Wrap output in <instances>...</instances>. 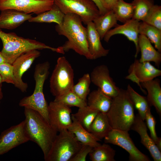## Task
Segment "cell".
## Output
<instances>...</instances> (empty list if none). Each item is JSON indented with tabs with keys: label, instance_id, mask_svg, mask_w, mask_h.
<instances>
[{
	"label": "cell",
	"instance_id": "cell-1",
	"mask_svg": "<svg viewBox=\"0 0 161 161\" xmlns=\"http://www.w3.org/2000/svg\"><path fill=\"white\" fill-rule=\"evenodd\" d=\"M82 22L78 15L68 13L65 15L61 24H57L55 30L59 35L64 36L68 39L61 46L65 52L72 49L87 59L92 60L89 51L86 28Z\"/></svg>",
	"mask_w": 161,
	"mask_h": 161
},
{
	"label": "cell",
	"instance_id": "cell-2",
	"mask_svg": "<svg viewBox=\"0 0 161 161\" xmlns=\"http://www.w3.org/2000/svg\"><path fill=\"white\" fill-rule=\"evenodd\" d=\"M24 108V128L25 132L30 141L35 143L40 148L44 159L58 132L38 112L29 108Z\"/></svg>",
	"mask_w": 161,
	"mask_h": 161
},
{
	"label": "cell",
	"instance_id": "cell-3",
	"mask_svg": "<svg viewBox=\"0 0 161 161\" xmlns=\"http://www.w3.org/2000/svg\"><path fill=\"white\" fill-rule=\"evenodd\" d=\"M0 38L3 48L1 51L7 62L12 64L22 54L32 49H50L53 52L64 54L61 47L54 48L35 40L24 38L14 32L6 33L0 29Z\"/></svg>",
	"mask_w": 161,
	"mask_h": 161
},
{
	"label": "cell",
	"instance_id": "cell-4",
	"mask_svg": "<svg viewBox=\"0 0 161 161\" xmlns=\"http://www.w3.org/2000/svg\"><path fill=\"white\" fill-rule=\"evenodd\" d=\"M106 114L113 129L128 131L131 130L135 116L134 106L126 90L120 89L118 95L112 98Z\"/></svg>",
	"mask_w": 161,
	"mask_h": 161
},
{
	"label": "cell",
	"instance_id": "cell-5",
	"mask_svg": "<svg viewBox=\"0 0 161 161\" xmlns=\"http://www.w3.org/2000/svg\"><path fill=\"white\" fill-rule=\"evenodd\" d=\"M49 68L50 64L48 61L36 65L34 74L35 84L33 93L22 98L19 103L20 106L29 108L38 112L49 123L48 105L45 98L43 89Z\"/></svg>",
	"mask_w": 161,
	"mask_h": 161
},
{
	"label": "cell",
	"instance_id": "cell-6",
	"mask_svg": "<svg viewBox=\"0 0 161 161\" xmlns=\"http://www.w3.org/2000/svg\"><path fill=\"white\" fill-rule=\"evenodd\" d=\"M57 134L45 158L46 161H69L82 144L68 129Z\"/></svg>",
	"mask_w": 161,
	"mask_h": 161
},
{
	"label": "cell",
	"instance_id": "cell-7",
	"mask_svg": "<svg viewBox=\"0 0 161 161\" xmlns=\"http://www.w3.org/2000/svg\"><path fill=\"white\" fill-rule=\"evenodd\" d=\"M74 73L64 56L59 58L50 79L51 92L55 97L71 90L74 85Z\"/></svg>",
	"mask_w": 161,
	"mask_h": 161
},
{
	"label": "cell",
	"instance_id": "cell-8",
	"mask_svg": "<svg viewBox=\"0 0 161 161\" xmlns=\"http://www.w3.org/2000/svg\"><path fill=\"white\" fill-rule=\"evenodd\" d=\"M65 15L73 13L78 15L86 25L100 15L98 8L91 0H53Z\"/></svg>",
	"mask_w": 161,
	"mask_h": 161
},
{
	"label": "cell",
	"instance_id": "cell-9",
	"mask_svg": "<svg viewBox=\"0 0 161 161\" xmlns=\"http://www.w3.org/2000/svg\"><path fill=\"white\" fill-rule=\"evenodd\" d=\"M105 143L118 146L129 154L130 161H150L149 158L135 146L128 131L112 129L104 138Z\"/></svg>",
	"mask_w": 161,
	"mask_h": 161
},
{
	"label": "cell",
	"instance_id": "cell-10",
	"mask_svg": "<svg viewBox=\"0 0 161 161\" xmlns=\"http://www.w3.org/2000/svg\"><path fill=\"white\" fill-rule=\"evenodd\" d=\"M53 0H0V10L13 9L37 15L50 9Z\"/></svg>",
	"mask_w": 161,
	"mask_h": 161
},
{
	"label": "cell",
	"instance_id": "cell-11",
	"mask_svg": "<svg viewBox=\"0 0 161 161\" xmlns=\"http://www.w3.org/2000/svg\"><path fill=\"white\" fill-rule=\"evenodd\" d=\"M128 72L125 78L137 84L143 92L146 94V92L142 88L140 83L161 75V70L150 62H140L137 59L135 60L130 66Z\"/></svg>",
	"mask_w": 161,
	"mask_h": 161
},
{
	"label": "cell",
	"instance_id": "cell-12",
	"mask_svg": "<svg viewBox=\"0 0 161 161\" xmlns=\"http://www.w3.org/2000/svg\"><path fill=\"white\" fill-rule=\"evenodd\" d=\"M30 140L24 128V121L2 131L0 135V156Z\"/></svg>",
	"mask_w": 161,
	"mask_h": 161
},
{
	"label": "cell",
	"instance_id": "cell-13",
	"mask_svg": "<svg viewBox=\"0 0 161 161\" xmlns=\"http://www.w3.org/2000/svg\"><path fill=\"white\" fill-rule=\"evenodd\" d=\"M48 110L49 123L57 132L68 129L72 125L70 107L53 101L48 105Z\"/></svg>",
	"mask_w": 161,
	"mask_h": 161
},
{
	"label": "cell",
	"instance_id": "cell-14",
	"mask_svg": "<svg viewBox=\"0 0 161 161\" xmlns=\"http://www.w3.org/2000/svg\"><path fill=\"white\" fill-rule=\"evenodd\" d=\"M90 75L91 82L107 96L112 99L119 94L120 89L110 76L106 65L102 64L96 66Z\"/></svg>",
	"mask_w": 161,
	"mask_h": 161
},
{
	"label": "cell",
	"instance_id": "cell-15",
	"mask_svg": "<svg viewBox=\"0 0 161 161\" xmlns=\"http://www.w3.org/2000/svg\"><path fill=\"white\" fill-rule=\"evenodd\" d=\"M40 55V52L38 50H31L21 54L12 64L15 77L22 92H26L28 88V84L23 81L22 76L30 67L35 60Z\"/></svg>",
	"mask_w": 161,
	"mask_h": 161
},
{
	"label": "cell",
	"instance_id": "cell-16",
	"mask_svg": "<svg viewBox=\"0 0 161 161\" xmlns=\"http://www.w3.org/2000/svg\"><path fill=\"white\" fill-rule=\"evenodd\" d=\"M140 23L139 21L131 19L123 25L118 24L107 32L103 38L104 40L108 42L114 35L118 34L124 35L129 40L134 43L136 47L135 57L136 58L140 51L138 43Z\"/></svg>",
	"mask_w": 161,
	"mask_h": 161
},
{
	"label": "cell",
	"instance_id": "cell-17",
	"mask_svg": "<svg viewBox=\"0 0 161 161\" xmlns=\"http://www.w3.org/2000/svg\"><path fill=\"white\" fill-rule=\"evenodd\" d=\"M131 130L135 131L139 134L141 143L149 151L154 161H161V151L149 136L146 125L138 114L135 116Z\"/></svg>",
	"mask_w": 161,
	"mask_h": 161
},
{
	"label": "cell",
	"instance_id": "cell-18",
	"mask_svg": "<svg viewBox=\"0 0 161 161\" xmlns=\"http://www.w3.org/2000/svg\"><path fill=\"white\" fill-rule=\"evenodd\" d=\"M32 14H26L13 9L1 11L0 14V29H15L32 16Z\"/></svg>",
	"mask_w": 161,
	"mask_h": 161
},
{
	"label": "cell",
	"instance_id": "cell-19",
	"mask_svg": "<svg viewBox=\"0 0 161 161\" xmlns=\"http://www.w3.org/2000/svg\"><path fill=\"white\" fill-rule=\"evenodd\" d=\"M86 25L89 51L92 60L107 56L109 52V50L105 49L103 46L100 37L93 22H90Z\"/></svg>",
	"mask_w": 161,
	"mask_h": 161
},
{
	"label": "cell",
	"instance_id": "cell-20",
	"mask_svg": "<svg viewBox=\"0 0 161 161\" xmlns=\"http://www.w3.org/2000/svg\"><path fill=\"white\" fill-rule=\"evenodd\" d=\"M138 45L141 56L140 62H153L158 67L161 63V54L153 46L148 39L145 35L140 34Z\"/></svg>",
	"mask_w": 161,
	"mask_h": 161
},
{
	"label": "cell",
	"instance_id": "cell-21",
	"mask_svg": "<svg viewBox=\"0 0 161 161\" xmlns=\"http://www.w3.org/2000/svg\"><path fill=\"white\" fill-rule=\"evenodd\" d=\"M142 88L145 89L146 97L151 106H153L160 115L161 114V87L160 80L154 79L140 83Z\"/></svg>",
	"mask_w": 161,
	"mask_h": 161
},
{
	"label": "cell",
	"instance_id": "cell-22",
	"mask_svg": "<svg viewBox=\"0 0 161 161\" xmlns=\"http://www.w3.org/2000/svg\"><path fill=\"white\" fill-rule=\"evenodd\" d=\"M112 99L98 88L89 93L86 103L87 105L91 108L106 113L110 107Z\"/></svg>",
	"mask_w": 161,
	"mask_h": 161
},
{
	"label": "cell",
	"instance_id": "cell-23",
	"mask_svg": "<svg viewBox=\"0 0 161 161\" xmlns=\"http://www.w3.org/2000/svg\"><path fill=\"white\" fill-rule=\"evenodd\" d=\"M72 124L68 130L74 134L78 141L82 144L88 145L93 148L101 144L98 142L100 141L99 140L85 129L74 118L72 117Z\"/></svg>",
	"mask_w": 161,
	"mask_h": 161
},
{
	"label": "cell",
	"instance_id": "cell-24",
	"mask_svg": "<svg viewBox=\"0 0 161 161\" xmlns=\"http://www.w3.org/2000/svg\"><path fill=\"white\" fill-rule=\"evenodd\" d=\"M112 129L106 113L99 112L92 123L89 131L100 141Z\"/></svg>",
	"mask_w": 161,
	"mask_h": 161
},
{
	"label": "cell",
	"instance_id": "cell-25",
	"mask_svg": "<svg viewBox=\"0 0 161 161\" xmlns=\"http://www.w3.org/2000/svg\"><path fill=\"white\" fill-rule=\"evenodd\" d=\"M115 15L112 10L105 14L100 15L93 21L95 27L98 33L101 40L110 29L118 24Z\"/></svg>",
	"mask_w": 161,
	"mask_h": 161
},
{
	"label": "cell",
	"instance_id": "cell-26",
	"mask_svg": "<svg viewBox=\"0 0 161 161\" xmlns=\"http://www.w3.org/2000/svg\"><path fill=\"white\" fill-rule=\"evenodd\" d=\"M65 14L54 4L49 10L32 17L28 21L35 23H55L61 24L63 21Z\"/></svg>",
	"mask_w": 161,
	"mask_h": 161
},
{
	"label": "cell",
	"instance_id": "cell-27",
	"mask_svg": "<svg viewBox=\"0 0 161 161\" xmlns=\"http://www.w3.org/2000/svg\"><path fill=\"white\" fill-rule=\"evenodd\" d=\"M126 91L133 105L138 112V114L143 120H145L147 112L151 107L146 97L142 96L136 91L129 84Z\"/></svg>",
	"mask_w": 161,
	"mask_h": 161
},
{
	"label": "cell",
	"instance_id": "cell-28",
	"mask_svg": "<svg viewBox=\"0 0 161 161\" xmlns=\"http://www.w3.org/2000/svg\"><path fill=\"white\" fill-rule=\"evenodd\" d=\"M99 112L87 105L79 108L77 112L71 116L89 131L90 126Z\"/></svg>",
	"mask_w": 161,
	"mask_h": 161
},
{
	"label": "cell",
	"instance_id": "cell-29",
	"mask_svg": "<svg viewBox=\"0 0 161 161\" xmlns=\"http://www.w3.org/2000/svg\"><path fill=\"white\" fill-rule=\"evenodd\" d=\"M89 154L92 161H115V150L106 143L93 148Z\"/></svg>",
	"mask_w": 161,
	"mask_h": 161
},
{
	"label": "cell",
	"instance_id": "cell-30",
	"mask_svg": "<svg viewBox=\"0 0 161 161\" xmlns=\"http://www.w3.org/2000/svg\"><path fill=\"white\" fill-rule=\"evenodd\" d=\"M139 34L146 37L153 43L158 51L161 52V30L142 21L140 22L139 28Z\"/></svg>",
	"mask_w": 161,
	"mask_h": 161
},
{
	"label": "cell",
	"instance_id": "cell-31",
	"mask_svg": "<svg viewBox=\"0 0 161 161\" xmlns=\"http://www.w3.org/2000/svg\"><path fill=\"white\" fill-rule=\"evenodd\" d=\"M112 10L117 21L124 23L131 19L134 14L132 3L126 2L123 0H118Z\"/></svg>",
	"mask_w": 161,
	"mask_h": 161
},
{
	"label": "cell",
	"instance_id": "cell-32",
	"mask_svg": "<svg viewBox=\"0 0 161 161\" xmlns=\"http://www.w3.org/2000/svg\"><path fill=\"white\" fill-rule=\"evenodd\" d=\"M54 101L68 106L81 108L87 105L86 101L78 97L72 90L55 97Z\"/></svg>",
	"mask_w": 161,
	"mask_h": 161
},
{
	"label": "cell",
	"instance_id": "cell-33",
	"mask_svg": "<svg viewBox=\"0 0 161 161\" xmlns=\"http://www.w3.org/2000/svg\"><path fill=\"white\" fill-rule=\"evenodd\" d=\"M134 14L132 19L143 21L152 7L154 5L152 0H134Z\"/></svg>",
	"mask_w": 161,
	"mask_h": 161
},
{
	"label": "cell",
	"instance_id": "cell-34",
	"mask_svg": "<svg viewBox=\"0 0 161 161\" xmlns=\"http://www.w3.org/2000/svg\"><path fill=\"white\" fill-rule=\"evenodd\" d=\"M91 82L90 75L85 74L79 79L77 83L74 85L71 90L80 98L86 101Z\"/></svg>",
	"mask_w": 161,
	"mask_h": 161
},
{
	"label": "cell",
	"instance_id": "cell-35",
	"mask_svg": "<svg viewBox=\"0 0 161 161\" xmlns=\"http://www.w3.org/2000/svg\"><path fill=\"white\" fill-rule=\"evenodd\" d=\"M142 21L161 30V6L154 4Z\"/></svg>",
	"mask_w": 161,
	"mask_h": 161
},
{
	"label": "cell",
	"instance_id": "cell-36",
	"mask_svg": "<svg viewBox=\"0 0 161 161\" xmlns=\"http://www.w3.org/2000/svg\"><path fill=\"white\" fill-rule=\"evenodd\" d=\"M0 74L3 82L12 84L20 90V87L15 77L12 64L7 62L0 64Z\"/></svg>",
	"mask_w": 161,
	"mask_h": 161
},
{
	"label": "cell",
	"instance_id": "cell-37",
	"mask_svg": "<svg viewBox=\"0 0 161 161\" xmlns=\"http://www.w3.org/2000/svg\"><path fill=\"white\" fill-rule=\"evenodd\" d=\"M145 120H146L147 126L150 131V137L155 143L159 137H157L155 130L156 121L151 113V109H148L147 112Z\"/></svg>",
	"mask_w": 161,
	"mask_h": 161
},
{
	"label": "cell",
	"instance_id": "cell-38",
	"mask_svg": "<svg viewBox=\"0 0 161 161\" xmlns=\"http://www.w3.org/2000/svg\"><path fill=\"white\" fill-rule=\"evenodd\" d=\"M93 148L90 146L82 144L81 147L69 161H85L88 154Z\"/></svg>",
	"mask_w": 161,
	"mask_h": 161
},
{
	"label": "cell",
	"instance_id": "cell-39",
	"mask_svg": "<svg viewBox=\"0 0 161 161\" xmlns=\"http://www.w3.org/2000/svg\"><path fill=\"white\" fill-rule=\"evenodd\" d=\"M118 0H101L105 9L108 11L112 10V8Z\"/></svg>",
	"mask_w": 161,
	"mask_h": 161
},
{
	"label": "cell",
	"instance_id": "cell-40",
	"mask_svg": "<svg viewBox=\"0 0 161 161\" xmlns=\"http://www.w3.org/2000/svg\"><path fill=\"white\" fill-rule=\"evenodd\" d=\"M95 4L99 11L100 15H103L108 11L104 7L101 0H91Z\"/></svg>",
	"mask_w": 161,
	"mask_h": 161
},
{
	"label": "cell",
	"instance_id": "cell-41",
	"mask_svg": "<svg viewBox=\"0 0 161 161\" xmlns=\"http://www.w3.org/2000/svg\"><path fill=\"white\" fill-rule=\"evenodd\" d=\"M156 146L158 149L161 151V138L159 137L157 141L155 143Z\"/></svg>",
	"mask_w": 161,
	"mask_h": 161
},
{
	"label": "cell",
	"instance_id": "cell-42",
	"mask_svg": "<svg viewBox=\"0 0 161 161\" xmlns=\"http://www.w3.org/2000/svg\"><path fill=\"white\" fill-rule=\"evenodd\" d=\"M5 62H7V61L0 52V64Z\"/></svg>",
	"mask_w": 161,
	"mask_h": 161
},
{
	"label": "cell",
	"instance_id": "cell-43",
	"mask_svg": "<svg viewBox=\"0 0 161 161\" xmlns=\"http://www.w3.org/2000/svg\"><path fill=\"white\" fill-rule=\"evenodd\" d=\"M2 86H0V100L2 99L3 97V93L2 91Z\"/></svg>",
	"mask_w": 161,
	"mask_h": 161
},
{
	"label": "cell",
	"instance_id": "cell-44",
	"mask_svg": "<svg viewBox=\"0 0 161 161\" xmlns=\"http://www.w3.org/2000/svg\"><path fill=\"white\" fill-rule=\"evenodd\" d=\"M0 74V86H2V83H3Z\"/></svg>",
	"mask_w": 161,
	"mask_h": 161
}]
</instances>
